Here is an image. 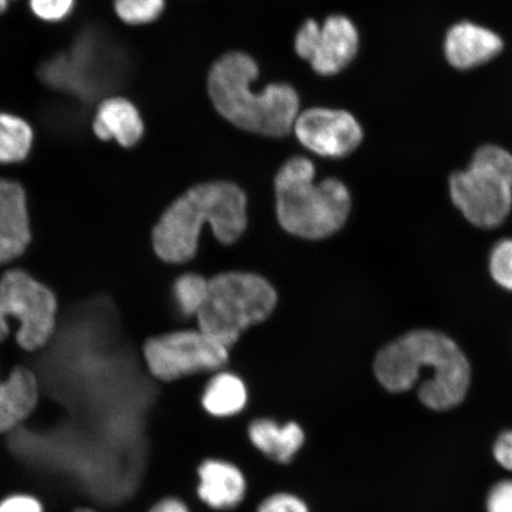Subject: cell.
Wrapping results in <instances>:
<instances>
[{
  "label": "cell",
  "mask_w": 512,
  "mask_h": 512,
  "mask_svg": "<svg viewBox=\"0 0 512 512\" xmlns=\"http://www.w3.org/2000/svg\"><path fill=\"white\" fill-rule=\"evenodd\" d=\"M376 379L390 393H405L421 381L419 399L433 411H447L469 392L471 367L450 337L415 330L395 339L377 354Z\"/></svg>",
  "instance_id": "cell-1"
},
{
  "label": "cell",
  "mask_w": 512,
  "mask_h": 512,
  "mask_svg": "<svg viewBox=\"0 0 512 512\" xmlns=\"http://www.w3.org/2000/svg\"><path fill=\"white\" fill-rule=\"evenodd\" d=\"M259 66L242 51L224 54L211 66L208 93L222 118L242 131L270 138H284L293 131L300 113L296 89L284 82L253 91Z\"/></svg>",
  "instance_id": "cell-2"
},
{
  "label": "cell",
  "mask_w": 512,
  "mask_h": 512,
  "mask_svg": "<svg viewBox=\"0 0 512 512\" xmlns=\"http://www.w3.org/2000/svg\"><path fill=\"white\" fill-rule=\"evenodd\" d=\"M247 222V197L238 185L198 184L160 217L152 233L153 248L168 264H184L194 259L206 224L223 245H232L245 233Z\"/></svg>",
  "instance_id": "cell-3"
},
{
  "label": "cell",
  "mask_w": 512,
  "mask_h": 512,
  "mask_svg": "<svg viewBox=\"0 0 512 512\" xmlns=\"http://www.w3.org/2000/svg\"><path fill=\"white\" fill-rule=\"evenodd\" d=\"M274 187L280 226L298 238H329L349 219L348 188L336 178L317 183L316 168L310 159H288L275 177Z\"/></svg>",
  "instance_id": "cell-4"
},
{
  "label": "cell",
  "mask_w": 512,
  "mask_h": 512,
  "mask_svg": "<svg viewBox=\"0 0 512 512\" xmlns=\"http://www.w3.org/2000/svg\"><path fill=\"white\" fill-rule=\"evenodd\" d=\"M278 294L265 278L247 272H227L208 280V294L197 313L204 334L228 350L243 332L270 317Z\"/></svg>",
  "instance_id": "cell-5"
},
{
  "label": "cell",
  "mask_w": 512,
  "mask_h": 512,
  "mask_svg": "<svg viewBox=\"0 0 512 512\" xmlns=\"http://www.w3.org/2000/svg\"><path fill=\"white\" fill-rule=\"evenodd\" d=\"M450 194L473 226H501L512 209L511 153L494 144L480 146L467 169L450 177Z\"/></svg>",
  "instance_id": "cell-6"
},
{
  "label": "cell",
  "mask_w": 512,
  "mask_h": 512,
  "mask_svg": "<svg viewBox=\"0 0 512 512\" xmlns=\"http://www.w3.org/2000/svg\"><path fill=\"white\" fill-rule=\"evenodd\" d=\"M57 300L53 291L23 270L0 278V342L10 334L11 320L19 325L17 343L28 351L46 345L56 332Z\"/></svg>",
  "instance_id": "cell-7"
},
{
  "label": "cell",
  "mask_w": 512,
  "mask_h": 512,
  "mask_svg": "<svg viewBox=\"0 0 512 512\" xmlns=\"http://www.w3.org/2000/svg\"><path fill=\"white\" fill-rule=\"evenodd\" d=\"M228 351L201 330L177 331L150 338L144 345V358L152 376L170 382L223 368Z\"/></svg>",
  "instance_id": "cell-8"
},
{
  "label": "cell",
  "mask_w": 512,
  "mask_h": 512,
  "mask_svg": "<svg viewBox=\"0 0 512 512\" xmlns=\"http://www.w3.org/2000/svg\"><path fill=\"white\" fill-rule=\"evenodd\" d=\"M360 32L354 21L341 14L323 23L307 19L294 36V51L322 76L337 75L348 68L360 50Z\"/></svg>",
  "instance_id": "cell-9"
},
{
  "label": "cell",
  "mask_w": 512,
  "mask_h": 512,
  "mask_svg": "<svg viewBox=\"0 0 512 512\" xmlns=\"http://www.w3.org/2000/svg\"><path fill=\"white\" fill-rule=\"evenodd\" d=\"M305 149L325 158H344L363 142V128L354 114L338 108L300 111L293 131Z\"/></svg>",
  "instance_id": "cell-10"
},
{
  "label": "cell",
  "mask_w": 512,
  "mask_h": 512,
  "mask_svg": "<svg viewBox=\"0 0 512 512\" xmlns=\"http://www.w3.org/2000/svg\"><path fill=\"white\" fill-rule=\"evenodd\" d=\"M503 50V38L497 32L470 21L453 24L445 35V59L460 72L494 61Z\"/></svg>",
  "instance_id": "cell-11"
},
{
  "label": "cell",
  "mask_w": 512,
  "mask_h": 512,
  "mask_svg": "<svg viewBox=\"0 0 512 512\" xmlns=\"http://www.w3.org/2000/svg\"><path fill=\"white\" fill-rule=\"evenodd\" d=\"M30 242L27 194L18 182L0 179V265L23 255Z\"/></svg>",
  "instance_id": "cell-12"
},
{
  "label": "cell",
  "mask_w": 512,
  "mask_h": 512,
  "mask_svg": "<svg viewBox=\"0 0 512 512\" xmlns=\"http://www.w3.org/2000/svg\"><path fill=\"white\" fill-rule=\"evenodd\" d=\"M92 128L102 142L115 140L126 149L138 144L145 131L138 108L124 96H111L102 100L96 107Z\"/></svg>",
  "instance_id": "cell-13"
},
{
  "label": "cell",
  "mask_w": 512,
  "mask_h": 512,
  "mask_svg": "<svg viewBox=\"0 0 512 512\" xmlns=\"http://www.w3.org/2000/svg\"><path fill=\"white\" fill-rule=\"evenodd\" d=\"M198 477V497L215 510L234 509L246 496V478L232 463L208 459L198 469Z\"/></svg>",
  "instance_id": "cell-14"
},
{
  "label": "cell",
  "mask_w": 512,
  "mask_h": 512,
  "mask_svg": "<svg viewBox=\"0 0 512 512\" xmlns=\"http://www.w3.org/2000/svg\"><path fill=\"white\" fill-rule=\"evenodd\" d=\"M253 446L279 464H288L305 443V433L297 422L279 425L277 421L255 419L248 427Z\"/></svg>",
  "instance_id": "cell-15"
},
{
  "label": "cell",
  "mask_w": 512,
  "mask_h": 512,
  "mask_svg": "<svg viewBox=\"0 0 512 512\" xmlns=\"http://www.w3.org/2000/svg\"><path fill=\"white\" fill-rule=\"evenodd\" d=\"M38 401L36 376L27 368L12 370L9 379L0 382V432L11 430L34 411Z\"/></svg>",
  "instance_id": "cell-16"
},
{
  "label": "cell",
  "mask_w": 512,
  "mask_h": 512,
  "mask_svg": "<svg viewBox=\"0 0 512 512\" xmlns=\"http://www.w3.org/2000/svg\"><path fill=\"white\" fill-rule=\"evenodd\" d=\"M248 392L245 382L232 373H219L208 383L202 395V406L216 418H229L245 409Z\"/></svg>",
  "instance_id": "cell-17"
},
{
  "label": "cell",
  "mask_w": 512,
  "mask_h": 512,
  "mask_svg": "<svg viewBox=\"0 0 512 512\" xmlns=\"http://www.w3.org/2000/svg\"><path fill=\"white\" fill-rule=\"evenodd\" d=\"M35 143L34 127L14 112L0 111V164L24 162Z\"/></svg>",
  "instance_id": "cell-18"
},
{
  "label": "cell",
  "mask_w": 512,
  "mask_h": 512,
  "mask_svg": "<svg viewBox=\"0 0 512 512\" xmlns=\"http://www.w3.org/2000/svg\"><path fill=\"white\" fill-rule=\"evenodd\" d=\"M175 299L184 316H197L208 294V280L200 274L187 273L176 280Z\"/></svg>",
  "instance_id": "cell-19"
},
{
  "label": "cell",
  "mask_w": 512,
  "mask_h": 512,
  "mask_svg": "<svg viewBox=\"0 0 512 512\" xmlns=\"http://www.w3.org/2000/svg\"><path fill=\"white\" fill-rule=\"evenodd\" d=\"M164 9L165 0H114L115 15L133 27L157 21Z\"/></svg>",
  "instance_id": "cell-20"
},
{
  "label": "cell",
  "mask_w": 512,
  "mask_h": 512,
  "mask_svg": "<svg viewBox=\"0 0 512 512\" xmlns=\"http://www.w3.org/2000/svg\"><path fill=\"white\" fill-rule=\"evenodd\" d=\"M29 10L38 21L59 24L72 16L76 0H28Z\"/></svg>",
  "instance_id": "cell-21"
},
{
  "label": "cell",
  "mask_w": 512,
  "mask_h": 512,
  "mask_svg": "<svg viewBox=\"0 0 512 512\" xmlns=\"http://www.w3.org/2000/svg\"><path fill=\"white\" fill-rule=\"evenodd\" d=\"M490 273L499 286L512 291V239L499 241L492 249Z\"/></svg>",
  "instance_id": "cell-22"
},
{
  "label": "cell",
  "mask_w": 512,
  "mask_h": 512,
  "mask_svg": "<svg viewBox=\"0 0 512 512\" xmlns=\"http://www.w3.org/2000/svg\"><path fill=\"white\" fill-rule=\"evenodd\" d=\"M258 512H310L302 499L291 494H275L260 504Z\"/></svg>",
  "instance_id": "cell-23"
},
{
  "label": "cell",
  "mask_w": 512,
  "mask_h": 512,
  "mask_svg": "<svg viewBox=\"0 0 512 512\" xmlns=\"http://www.w3.org/2000/svg\"><path fill=\"white\" fill-rule=\"evenodd\" d=\"M488 512H512V480H502L492 486L486 499Z\"/></svg>",
  "instance_id": "cell-24"
},
{
  "label": "cell",
  "mask_w": 512,
  "mask_h": 512,
  "mask_svg": "<svg viewBox=\"0 0 512 512\" xmlns=\"http://www.w3.org/2000/svg\"><path fill=\"white\" fill-rule=\"evenodd\" d=\"M494 456L499 465L512 471V431L499 435L494 445Z\"/></svg>",
  "instance_id": "cell-25"
},
{
  "label": "cell",
  "mask_w": 512,
  "mask_h": 512,
  "mask_svg": "<svg viewBox=\"0 0 512 512\" xmlns=\"http://www.w3.org/2000/svg\"><path fill=\"white\" fill-rule=\"evenodd\" d=\"M0 512H42V507L35 498L15 496L0 504Z\"/></svg>",
  "instance_id": "cell-26"
},
{
  "label": "cell",
  "mask_w": 512,
  "mask_h": 512,
  "mask_svg": "<svg viewBox=\"0 0 512 512\" xmlns=\"http://www.w3.org/2000/svg\"><path fill=\"white\" fill-rule=\"evenodd\" d=\"M150 512H190V510L181 499L169 497L153 505Z\"/></svg>",
  "instance_id": "cell-27"
},
{
  "label": "cell",
  "mask_w": 512,
  "mask_h": 512,
  "mask_svg": "<svg viewBox=\"0 0 512 512\" xmlns=\"http://www.w3.org/2000/svg\"><path fill=\"white\" fill-rule=\"evenodd\" d=\"M16 0H0V17L6 14L14 4Z\"/></svg>",
  "instance_id": "cell-28"
},
{
  "label": "cell",
  "mask_w": 512,
  "mask_h": 512,
  "mask_svg": "<svg viewBox=\"0 0 512 512\" xmlns=\"http://www.w3.org/2000/svg\"><path fill=\"white\" fill-rule=\"evenodd\" d=\"M75 512H95V511L89 510V509H80V510L75 511Z\"/></svg>",
  "instance_id": "cell-29"
}]
</instances>
